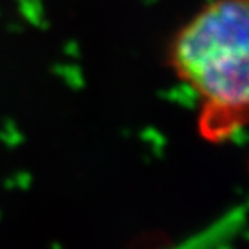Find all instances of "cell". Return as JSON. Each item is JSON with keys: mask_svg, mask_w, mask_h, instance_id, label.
I'll list each match as a JSON object with an SVG mask.
<instances>
[{"mask_svg": "<svg viewBox=\"0 0 249 249\" xmlns=\"http://www.w3.org/2000/svg\"><path fill=\"white\" fill-rule=\"evenodd\" d=\"M177 77L200 98V134L221 143L249 124V0H210L170 50Z\"/></svg>", "mask_w": 249, "mask_h": 249, "instance_id": "6da1fadb", "label": "cell"}]
</instances>
